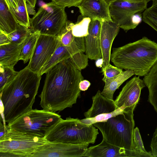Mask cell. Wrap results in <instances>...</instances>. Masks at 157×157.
<instances>
[{
    "label": "cell",
    "instance_id": "cell-27",
    "mask_svg": "<svg viewBox=\"0 0 157 157\" xmlns=\"http://www.w3.org/2000/svg\"><path fill=\"white\" fill-rule=\"evenodd\" d=\"M133 148L138 157H153L151 152L146 150L139 128L136 127L134 128L133 136Z\"/></svg>",
    "mask_w": 157,
    "mask_h": 157
},
{
    "label": "cell",
    "instance_id": "cell-18",
    "mask_svg": "<svg viewBox=\"0 0 157 157\" xmlns=\"http://www.w3.org/2000/svg\"><path fill=\"white\" fill-rule=\"evenodd\" d=\"M77 7L84 17L101 21L112 20L109 5L104 0H82Z\"/></svg>",
    "mask_w": 157,
    "mask_h": 157
},
{
    "label": "cell",
    "instance_id": "cell-2",
    "mask_svg": "<svg viewBox=\"0 0 157 157\" xmlns=\"http://www.w3.org/2000/svg\"><path fill=\"white\" fill-rule=\"evenodd\" d=\"M41 77L27 66L0 90L5 122L10 123L32 109Z\"/></svg>",
    "mask_w": 157,
    "mask_h": 157
},
{
    "label": "cell",
    "instance_id": "cell-32",
    "mask_svg": "<svg viewBox=\"0 0 157 157\" xmlns=\"http://www.w3.org/2000/svg\"><path fill=\"white\" fill-rule=\"evenodd\" d=\"M123 71L122 69L110 64L105 68H101V72L104 76L103 79L115 77L120 75Z\"/></svg>",
    "mask_w": 157,
    "mask_h": 157
},
{
    "label": "cell",
    "instance_id": "cell-33",
    "mask_svg": "<svg viewBox=\"0 0 157 157\" xmlns=\"http://www.w3.org/2000/svg\"><path fill=\"white\" fill-rule=\"evenodd\" d=\"M82 0H52L58 5L65 8L72 6L77 7Z\"/></svg>",
    "mask_w": 157,
    "mask_h": 157
},
{
    "label": "cell",
    "instance_id": "cell-40",
    "mask_svg": "<svg viewBox=\"0 0 157 157\" xmlns=\"http://www.w3.org/2000/svg\"><path fill=\"white\" fill-rule=\"evenodd\" d=\"M132 1H135V2H138V1H144V0H128Z\"/></svg>",
    "mask_w": 157,
    "mask_h": 157
},
{
    "label": "cell",
    "instance_id": "cell-22",
    "mask_svg": "<svg viewBox=\"0 0 157 157\" xmlns=\"http://www.w3.org/2000/svg\"><path fill=\"white\" fill-rule=\"evenodd\" d=\"M20 26L5 1L0 0V31L8 34L16 30Z\"/></svg>",
    "mask_w": 157,
    "mask_h": 157
},
{
    "label": "cell",
    "instance_id": "cell-1",
    "mask_svg": "<svg viewBox=\"0 0 157 157\" xmlns=\"http://www.w3.org/2000/svg\"><path fill=\"white\" fill-rule=\"evenodd\" d=\"M46 74L39 95L43 109L56 112L71 107L80 96L79 83L83 80L81 71L70 58L55 64Z\"/></svg>",
    "mask_w": 157,
    "mask_h": 157
},
{
    "label": "cell",
    "instance_id": "cell-21",
    "mask_svg": "<svg viewBox=\"0 0 157 157\" xmlns=\"http://www.w3.org/2000/svg\"><path fill=\"white\" fill-rule=\"evenodd\" d=\"M134 72L131 70L123 71L120 75L110 78H102L105 83L101 94L105 98L113 100V94L116 90L125 81L134 75Z\"/></svg>",
    "mask_w": 157,
    "mask_h": 157
},
{
    "label": "cell",
    "instance_id": "cell-5",
    "mask_svg": "<svg viewBox=\"0 0 157 157\" xmlns=\"http://www.w3.org/2000/svg\"><path fill=\"white\" fill-rule=\"evenodd\" d=\"M133 111L124 110L123 113L105 121L97 122L93 125L99 129L103 139L108 143L135 151L133 144L135 125Z\"/></svg>",
    "mask_w": 157,
    "mask_h": 157
},
{
    "label": "cell",
    "instance_id": "cell-35",
    "mask_svg": "<svg viewBox=\"0 0 157 157\" xmlns=\"http://www.w3.org/2000/svg\"><path fill=\"white\" fill-rule=\"evenodd\" d=\"M11 43L7 35L0 31V45L7 44Z\"/></svg>",
    "mask_w": 157,
    "mask_h": 157
},
{
    "label": "cell",
    "instance_id": "cell-7",
    "mask_svg": "<svg viewBox=\"0 0 157 157\" xmlns=\"http://www.w3.org/2000/svg\"><path fill=\"white\" fill-rule=\"evenodd\" d=\"M61 119L55 112L32 109L8 123L7 126L9 128L44 138Z\"/></svg>",
    "mask_w": 157,
    "mask_h": 157
},
{
    "label": "cell",
    "instance_id": "cell-24",
    "mask_svg": "<svg viewBox=\"0 0 157 157\" xmlns=\"http://www.w3.org/2000/svg\"><path fill=\"white\" fill-rule=\"evenodd\" d=\"M40 35L38 32H32L24 42L20 55V60H23L24 63L31 59Z\"/></svg>",
    "mask_w": 157,
    "mask_h": 157
},
{
    "label": "cell",
    "instance_id": "cell-37",
    "mask_svg": "<svg viewBox=\"0 0 157 157\" xmlns=\"http://www.w3.org/2000/svg\"><path fill=\"white\" fill-rule=\"evenodd\" d=\"M2 123L0 121V139L2 138L5 134L8 129L7 125L2 121Z\"/></svg>",
    "mask_w": 157,
    "mask_h": 157
},
{
    "label": "cell",
    "instance_id": "cell-13",
    "mask_svg": "<svg viewBox=\"0 0 157 157\" xmlns=\"http://www.w3.org/2000/svg\"><path fill=\"white\" fill-rule=\"evenodd\" d=\"M139 77H134L123 87L114 101L117 108L134 111L140 100L141 90L146 86Z\"/></svg>",
    "mask_w": 157,
    "mask_h": 157
},
{
    "label": "cell",
    "instance_id": "cell-28",
    "mask_svg": "<svg viewBox=\"0 0 157 157\" xmlns=\"http://www.w3.org/2000/svg\"><path fill=\"white\" fill-rule=\"evenodd\" d=\"M74 24L73 22L67 20L65 25L57 36L62 45H69L74 40L75 36H74L72 32V27Z\"/></svg>",
    "mask_w": 157,
    "mask_h": 157
},
{
    "label": "cell",
    "instance_id": "cell-23",
    "mask_svg": "<svg viewBox=\"0 0 157 157\" xmlns=\"http://www.w3.org/2000/svg\"><path fill=\"white\" fill-rule=\"evenodd\" d=\"M143 80L149 90L148 101L157 113V62L144 76Z\"/></svg>",
    "mask_w": 157,
    "mask_h": 157
},
{
    "label": "cell",
    "instance_id": "cell-34",
    "mask_svg": "<svg viewBox=\"0 0 157 157\" xmlns=\"http://www.w3.org/2000/svg\"><path fill=\"white\" fill-rule=\"evenodd\" d=\"M150 146L153 157H157V127L153 134Z\"/></svg>",
    "mask_w": 157,
    "mask_h": 157
},
{
    "label": "cell",
    "instance_id": "cell-14",
    "mask_svg": "<svg viewBox=\"0 0 157 157\" xmlns=\"http://www.w3.org/2000/svg\"><path fill=\"white\" fill-rule=\"evenodd\" d=\"M85 52L84 37H75L68 46L62 45L59 41L58 46L49 60L42 68L39 74L42 75L59 62L71 57L79 52Z\"/></svg>",
    "mask_w": 157,
    "mask_h": 157
},
{
    "label": "cell",
    "instance_id": "cell-38",
    "mask_svg": "<svg viewBox=\"0 0 157 157\" xmlns=\"http://www.w3.org/2000/svg\"><path fill=\"white\" fill-rule=\"evenodd\" d=\"M26 6L27 12L29 15H34L36 13L34 7L28 3L26 4Z\"/></svg>",
    "mask_w": 157,
    "mask_h": 157
},
{
    "label": "cell",
    "instance_id": "cell-36",
    "mask_svg": "<svg viewBox=\"0 0 157 157\" xmlns=\"http://www.w3.org/2000/svg\"><path fill=\"white\" fill-rule=\"evenodd\" d=\"M90 85V83L88 81L83 80L79 83V88L81 91H85L88 89Z\"/></svg>",
    "mask_w": 157,
    "mask_h": 157
},
{
    "label": "cell",
    "instance_id": "cell-19",
    "mask_svg": "<svg viewBox=\"0 0 157 157\" xmlns=\"http://www.w3.org/2000/svg\"><path fill=\"white\" fill-rule=\"evenodd\" d=\"M23 43H10L0 45V66L14 67L20 60V55Z\"/></svg>",
    "mask_w": 157,
    "mask_h": 157
},
{
    "label": "cell",
    "instance_id": "cell-6",
    "mask_svg": "<svg viewBox=\"0 0 157 157\" xmlns=\"http://www.w3.org/2000/svg\"><path fill=\"white\" fill-rule=\"evenodd\" d=\"M48 142L44 138L9 128L0 139V157H31Z\"/></svg>",
    "mask_w": 157,
    "mask_h": 157
},
{
    "label": "cell",
    "instance_id": "cell-11",
    "mask_svg": "<svg viewBox=\"0 0 157 157\" xmlns=\"http://www.w3.org/2000/svg\"><path fill=\"white\" fill-rule=\"evenodd\" d=\"M59 44L57 36L40 34L27 67L39 74L42 68L53 54Z\"/></svg>",
    "mask_w": 157,
    "mask_h": 157
},
{
    "label": "cell",
    "instance_id": "cell-8",
    "mask_svg": "<svg viewBox=\"0 0 157 157\" xmlns=\"http://www.w3.org/2000/svg\"><path fill=\"white\" fill-rule=\"evenodd\" d=\"M65 8L52 2L42 5L30 18L32 32L57 36L65 25L67 17Z\"/></svg>",
    "mask_w": 157,
    "mask_h": 157
},
{
    "label": "cell",
    "instance_id": "cell-31",
    "mask_svg": "<svg viewBox=\"0 0 157 157\" xmlns=\"http://www.w3.org/2000/svg\"><path fill=\"white\" fill-rule=\"evenodd\" d=\"M84 52H79L71 58L74 65L79 70L86 68L88 65V58Z\"/></svg>",
    "mask_w": 157,
    "mask_h": 157
},
{
    "label": "cell",
    "instance_id": "cell-10",
    "mask_svg": "<svg viewBox=\"0 0 157 157\" xmlns=\"http://www.w3.org/2000/svg\"><path fill=\"white\" fill-rule=\"evenodd\" d=\"M92 104L88 111L84 113L85 118L80 121L87 124L104 122L109 118L123 113L124 109L117 108L114 101L104 96L100 90L92 98Z\"/></svg>",
    "mask_w": 157,
    "mask_h": 157
},
{
    "label": "cell",
    "instance_id": "cell-4",
    "mask_svg": "<svg viewBox=\"0 0 157 157\" xmlns=\"http://www.w3.org/2000/svg\"><path fill=\"white\" fill-rule=\"evenodd\" d=\"M99 132L93 124L88 125L78 118H62L44 138L48 141L73 144H94Z\"/></svg>",
    "mask_w": 157,
    "mask_h": 157
},
{
    "label": "cell",
    "instance_id": "cell-26",
    "mask_svg": "<svg viewBox=\"0 0 157 157\" xmlns=\"http://www.w3.org/2000/svg\"><path fill=\"white\" fill-rule=\"evenodd\" d=\"M91 19L81 15L78 17V21L72 27V33L75 37H85L88 34V28Z\"/></svg>",
    "mask_w": 157,
    "mask_h": 157
},
{
    "label": "cell",
    "instance_id": "cell-39",
    "mask_svg": "<svg viewBox=\"0 0 157 157\" xmlns=\"http://www.w3.org/2000/svg\"><path fill=\"white\" fill-rule=\"evenodd\" d=\"M106 3L109 5V4L112 2L115 1V0H104Z\"/></svg>",
    "mask_w": 157,
    "mask_h": 157
},
{
    "label": "cell",
    "instance_id": "cell-16",
    "mask_svg": "<svg viewBox=\"0 0 157 157\" xmlns=\"http://www.w3.org/2000/svg\"><path fill=\"white\" fill-rule=\"evenodd\" d=\"M101 21L91 19L88 28V34L84 37L85 52L88 58L97 60L102 58L100 44Z\"/></svg>",
    "mask_w": 157,
    "mask_h": 157
},
{
    "label": "cell",
    "instance_id": "cell-17",
    "mask_svg": "<svg viewBox=\"0 0 157 157\" xmlns=\"http://www.w3.org/2000/svg\"><path fill=\"white\" fill-rule=\"evenodd\" d=\"M83 157H138L135 151L111 144L103 139L99 144L88 148Z\"/></svg>",
    "mask_w": 157,
    "mask_h": 157
},
{
    "label": "cell",
    "instance_id": "cell-30",
    "mask_svg": "<svg viewBox=\"0 0 157 157\" xmlns=\"http://www.w3.org/2000/svg\"><path fill=\"white\" fill-rule=\"evenodd\" d=\"M18 72L14 70L13 67L0 66V90L12 81Z\"/></svg>",
    "mask_w": 157,
    "mask_h": 157
},
{
    "label": "cell",
    "instance_id": "cell-29",
    "mask_svg": "<svg viewBox=\"0 0 157 157\" xmlns=\"http://www.w3.org/2000/svg\"><path fill=\"white\" fill-rule=\"evenodd\" d=\"M32 33L30 29L20 25L16 30L7 35L11 43L21 44Z\"/></svg>",
    "mask_w": 157,
    "mask_h": 157
},
{
    "label": "cell",
    "instance_id": "cell-42",
    "mask_svg": "<svg viewBox=\"0 0 157 157\" xmlns=\"http://www.w3.org/2000/svg\"></svg>",
    "mask_w": 157,
    "mask_h": 157
},
{
    "label": "cell",
    "instance_id": "cell-25",
    "mask_svg": "<svg viewBox=\"0 0 157 157\" xmlns=\"http://www.w3.org/2000/svg\"><path fill=\"white\" fill-rule=\"evenodd\" d=\"M151 6L142 13V21L157 32V0H154Z\"/></svg>",
    "mask_w": 157,
    "mask_h": 157
},
{
    "label": "cell",
    "instance_id": "cell-15",
    "mask_svg": "<svg viewBox=\"0 0 157 157\" xmlns=\"http://www.w3.org/2000/svg\"><path fill=\"white\" fill-rule=\"evenodd\" d=\"M101 23L100 44L103 61L101 68H103L110 64L112 45L120 27L112 20H103Z\"/></svg>",
    "mask_w": 157,
    "mask_h": 157
},
{
    "label": "cell",
    "instance_id": "cell-9",
    "mask_svg": "<svg viewBox=\"0 0 157 157\" xmlns=\"http://www.w3.org/2000/svg\"><path fill=\"white\" fill-rule=\"evenodd\" d=\"M149 2L148 0L138 2L115 0L109 5L111 18L126 32L133 29L140 21L139 17L135 13L144 11Z\"/></svg>",
    "mask_w": 157,
    "mask_h": 157
},
{
    "label": "cell",
    "instance_id": "cell-41",
    "mask_svg": "<svg viewBox=\"0 0 157 157\" xmlns=\"http://www.w3.org/2000/svg\"><path fill=\"white\" fill-rule=\"evenodd\" d=\"M149 1H154V0H148Z\"/></svg>",
    "mask_w": 157,
    "mask_h": 157
},
{
    "label": "cell",
    "instance_id": "cell-20",
    "mask_svg": "<svg viewBox=\"0 0 157 157\" xmlns=\"http://www.w3.org/2000/svg\"><path fill=\"white\" fill-rule=\"evenodd\" d=\"M18 24L27 28L30 27V18L28 13L27 0H4Z\"/></svg>",
    "mask_w": 157,
    "mask_h": 157
},
{
    "label": "cell",
    "instance_id": "cell-12",
    "mask_svg": "<svg viewBox=\"0 0 157 157\" xmlns=\"http://www.w3.org/2000/svg\"><path fill=\"white\" fill-rule=\"evenodd\" d=\"M89 144H73L48 141L36 149L31 157H82Z\"/></svg>",
    "mask_w": 157,
    "mask_h": 157
},
{
    "label": "cell",
    "instance_id": "cell-3",
    "mask_svg": "<svg viewBox=\"0 0 157 157\" xmlns=\"http://www.w3.org/2000/svg\"><path fill=\"white\" fill-rule=\"evenodd\" d=\"M110 60L119 68L145 76L157 62V43L144 36L136 41L113 48Z\"/></svg>",
    "mask_w": 157,
    "mask_h": 157
}]
</instances>
